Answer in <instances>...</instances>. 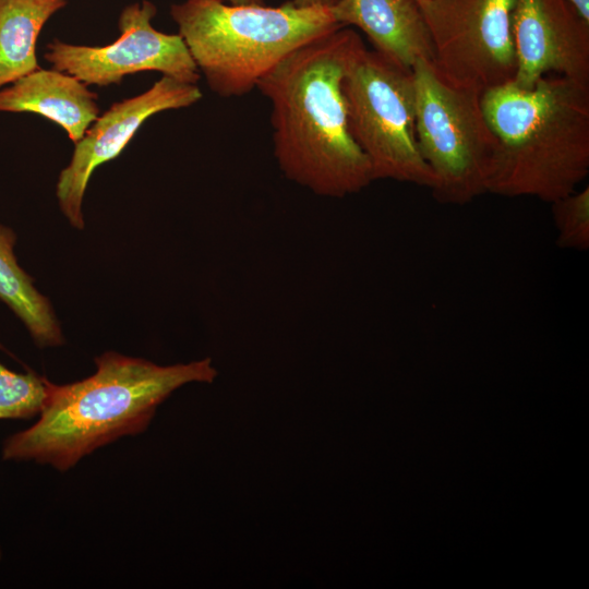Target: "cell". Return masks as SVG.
Here are the masks:
<instances>
[{
    "label": "cell",
    "instance_id": "cell-14",
    "mask_svg": "<svg viewBox=\"0 0 589 589\" xmlns=\"http://www.w3.org/2000/svg\"><path fill=\"white\" fill-rule=\"evenodd\" d=\"M14 243V232L0 225V300L22 320L39 347L60 346L63 337L51 304L17 264Z\"/></svg>",
    "mask_w": 589,
    "mask_h": 589
},
{
    "label": "cell",
    "instance_id": "cell-1",
    "mask_svg": "<svg viewBox=\"0 0 589 589\" xmlns=\"http://www.w3.org/2000/svg\"><path fill=\"white\" fill-rule=\"evenodd\" d=\"M364 47L340 27L301 46L267 72L256 88L272 104L274 156L284 176L327 197H344L373 180L348 124L342 80Z\"/></svg>",
    "mask_w": 589,
    "mask_h": 589
},
{
    "label": "cell",
    "instance_id": "cell-7",
    "mask_svg": "<svg viewBox=\"0 0 589 589\" xmlns=\"http://www.w3.org/2000/svg\"><path fill=\"white\" fill-rule=\"evenodd\" d=\"M516 0H430L421 8L434 64L450 82L483 93L513 82Z\"/></svg>",
    "mask_w": 589,
    "mask_h": 589
},
{
    "label": "cell",
    "instance_id": "cell-3",
    "mask_svg": "<svg viewBox=\"0 0 589 589\" xmlns=\"http://www.w3.org/2000/svg\"><path fill=\"white\" fill-rule=\"evenodd\" d=\"M495 139L486 193L551 203L589 172V84L546 74L530 88L513 82L481 95Z\"/></svg>",
    "mask_w": 589,
    "mask_h": 589
},
{
    "label": "cell",
    "instance_id": "cell-16",
    "mask_svg": "<svg viewBox=\"0 0 589 589\" xmlns=\"http://www.w3.org/2000/svg\"><path fill=\"white\" fill-rule=\"evenodd\" d=\"M556 245L564 250L589 249V187L551 202Z\"/></svg>",
    "mask_w": 589,
    "mask_h": 589
},
{
    "label": "cell",
    "instance_id": "cell-15",
    "mask_svg": "<svg viewBox=\"0 0 589 589\" xmlns=\"http://www.w3.org/2000/svg\"><path fill=\"white\" fill-rule=\"evenodd\" d=\"M49 383L34 372L16 373L0 362V419H28L39 414Z\"/></svg>",
    "mask_w": 589,
    "mask_h": 589
},
{
    "label": "cell",
    "instance_id": "cell-17",
    "mask_svg": "<svg viewBox=\"0 0 589 589\" xmlns=\"http://www.w3.org/2000/svg\"><path fill=\"white\" fill-rule=\"evenodd\" d=\"M291 3L298 8H312V7H324L330 8L338 0H290Z\"/></svg>",
    "mask_w": 589,
    "mask_h": 589
},
{
    "label": "cell",
    "instance_id": "cell-4",
    "mask_svg": "<svg viewBox=\"0 0 589 589\" xmlns=\"http://www.w3.org/2000/svg\"><path fill=\"white\" fill-rule=\"evenodd\" d=\"M178 25L200 73L221 97L250 93L288 55L338 24L330 8L238 5L220 0L172 4Z\"/></svg>",
    "mask_w": 589,
    "mask_h": 589
},
{
    "label": "cell",
    "instance_id": "cell-19",
    "mask_svg": "<svg viewBox=\"0 0 589 589\" xmlns=\"http://www.w3.org/2000/svg\"><path fill=\"white\" fill-rule=\"evenodd\" d=\"M230 4L249 5V4H264V0H220Z\"/></svg>",
    "mask_w": 589,
    "mask_h": 589
},
{
    "label": "cell",
    "instance_id": "cell-10",
    "mask_svg": "<svg viewBox=\"0 0 589 589\" xmlns=\"http://www.w3.org/2000/svg\"><path fill=\"white\" fill-rule=\"evenodd\" d=\"M512 32L516 86L546 74L589 84V23L568 0H516Z\"/></svg>",
    "mask_w": 589,
    "mask_h": 589
},
{
    "label": "cell",
    "instance_id": "cell-6",
    "mask_svg": "<svg viewBox=\"0 0 589 589\" xmlns=\"http://www.w3.org/2000/svg\"><path fill=\"white\" fill-rule=\"evenodd\" d=\"M342 93L350 133L370 163L373 180L431 189L433 175L417 143L412 69L364 46L348 67Z\"/></svg>",
    "mask_w": 589,
    "mask_h": 589
},
{
    "label": "cell",
    "instance_id": "cell-8",
    "mask_svg": "<svg viewBox=\"0 0 589 589\" xmlns=\"http://www.w3.org/2000/svg\"><path fill=\"white\" fill-rule=\"evenodd\" d=\"M156 7L144 0L125 7L118 22L120 36L100 47L77 46L55 39L45 59L55 70L75 76L86 85L120 84L125 75L158 71L183 83L196 84L200 71L179 34L153 27Z\"/></svg>",
    "mask_w": 589,
    "mask_h": 589
},
{
    "label": "cell",
    "instance_id": "cell-13",
    "mask_svg": "<svg viewBox=\"0 0 589 589\" xmlns=\"http://www.w3.org/2000/svg\"><path fill=\"white\" fill-rule=\"evenodd\" d=\"M68 0H0V88L39 69L36 41Z\"/></svg>",
    "mask_w": 589,
    "mask_h": 589
},
{
    "label": "cell",
    "instance_id": "cell-11",
    "mask_svg": "<svg viewBox=\"0 0 589 589\" xmlns=\"http://www.w3.org/2000/svg\"><path fill=\"white\" fill-rule=\"evenodd\" d=\"M341 26L360 28L374 50L412 69L419 60H434L431 35L417 0H338L330 7Z\"/></svg>",
    "mask_w": 589,
    "mask_h": 589
},
{
    "label": "cell",
    "instance_id": "cell-2",
    "mask_svg": "<svg viewBox=\"0 0 589 589\" xmlns=\"http://www.w3.org/2000/svg\"><path fill=\"white\" fill-rule=\"evenodd\" d=\"M95 363L96 372L82 381L49 383L39 419L4 441L3 459L34 460L67 471L95 449L144 432L177 388L212 383L217 376L211 358L163 366L108 351Z\"/></svg>",
    "mask_w": 589,
    "mask_h": 589
},
{
    "label": "cell",
    "instance_id": "cell-12",
    "mask_svg": "<svg viewBox=\"0 0 589 589\" xmlns=\"http://www.w3.org/2000/svg\"><path fill=\"white\" fill-rule=\"evenodd\" d=\"M97 95L58 70L37 69L0 89V111L33 112L60 125L79 142L98 118Z\"/></svg>",
    "mask_w": 589,
    "mask_h": 589
},
{
    "label": "cell",
    "instance_id": "cell-21",
    "mask_svg": "<svg viewBox=\"0 0 589 589\" xmlns=\"http://www.w3.org/2000/svg\"><path fill=\"white\" fill-rule=\"evenodd\" d=\"M0 558H1V550H0Z\"/></svg>",
    "mask_w": 589,
    "mask_h": 589
},
{
    "label": "cell",
    "instance_id": "cell-5",
    "mask_svg": "<svg viewBox=\"0 0 589 589\" xmlns=\"http://www.w3.org/2000/svg\"><path fill=\"white\" fill-rule=\"evenodd\" d=\"M412 73L417 143L433 175L432 195L442 204H467L486 193L495 151L482 93L450 82L430 60L416 62Z\"/></svg>",
    "mask_w": 589,
    "mask_h": 589
},
{
    "label": "cell",
    "instance_id": "cell-9",
    "mask_svg": "<svg viewBox=\"0 0 589 589\" xmlns=\"http://www.w3.org/2000/svg\"><path fill=\"white\" fill-rule=\"evenodd\" d=\"M202 98L196 84L183 83L163 75L146 92L115 103L75 143L70 164L58 179L56 194L70 224L84 228L82 202L94 170L118 157L141 125L152 116L180 109Z\"/></svg>",
    "mask_w": 589,
    "mask_h": 589
},
{
    "label": "cell",
    "instance_id": "cell-18",
    "mask_svg": "<svg viewBox=\"0 0 589 589\" xmlns=\"http://www.w3.org/2000/svg\"><path fill=\"white\" fill-rule=\"evenodd\" d=\"M580 16L589 23V0H568Z\"/></svg>",
    "mask_w": 589,
    "mask_h": 589
},
{
    "label": "cell",
    "instance_id": "cell-20",
    "mask_svg": "<svg viewBox=\"0 0 589 589\" xmlns=\"http://www.w3.org/2000/svg\"><path fill=\"white\" fill-rule=\"evenodd\" d=\"M430 0H417V2L419 3L420 8L424 7Z\"/></svg>",
    "mask_w": 589,
    "mask_h": 589
}]
</instances>
